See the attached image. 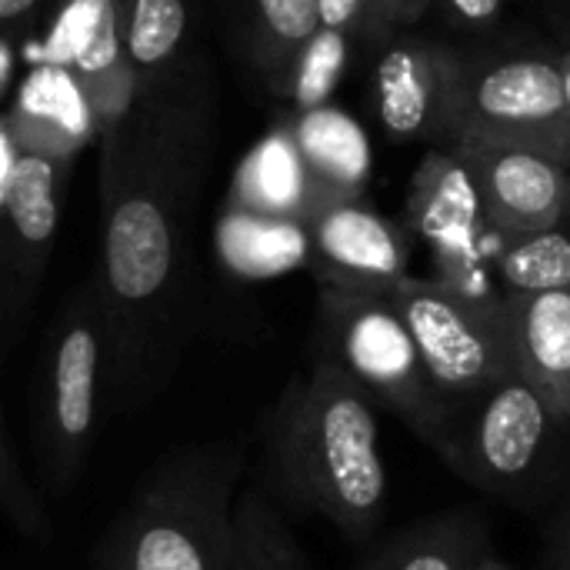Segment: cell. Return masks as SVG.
Masks as SVG:
<instances>
[{"label": "cell", "mask_w": 570, "mask_h": 570, "mask_svg": "<svg viewBox=\"0 0 570 570\" xmlns=\"http://www.w3.org/2000/svg\"><path fill=\"white\" fill-rule=\"evenodd\" d=\"M247 454L197 444L170 454L134 491L97 548L100 570H230L234 498Z\"/></svg>", "instance_id": "2"}, {"label": "cell", "mask_w": 570, "mask_h": 570, "mask_svg": "<svg viewBox=\"0 0 570 570\" xmlns=\"http://www.w3.org/2000/svg\"><path fill=\"white\" fill-rule=\"evenodd\" d=\"M561 33L568 37V47H570V17H568V20H564V27H561Z\"/></svg>", "instance_id": "34"}, {"label": "cell", "mask_w": 570, "mask_h": 570, "mask_svg": "<svg viewBox=\"0 0 570 570\" xmlns=\"http://www.w3.org/2000/svg\"><path fill=\"white\" fill-rule=\"evenodd\" d=\"M244 13L250 57L277 87L297 50L321 27L317 0H244Z\"/></svg>", "instance_id": "20"}, {"label": "cell", "mask_w": 570, "mask_h": 570, "mask_svg": "<svg viewBox=\"0 0 570 570\" xmlns=\"http://www.w3.org/2000/svg\"><path fill=\"white\" fill-rule=\"evenodd\" d=\"M110 341L90 311H77L57 331L37 404V461L50 494H67L94 448Z\"/></svg>", "instance_id": "7"}, {"label": "cell", "mask_w": 570, "mask_h": 570, "mask_svg": "<svg viewBox=\"0 0 570 570\" xmlns=\"http://www.w3.org/2000/svg\"><path fill=\"white\" fill-rule=\"evenodd\" d=\"M187 30L184 0H130L127 17H120L124 57L134 67H160L177 50Z\"/></svg>", "instance_id": "24"}, {"label": "cell", "mask_w": 570, "mask_h": 570, "mask_svg": "<svg viewBox=\"0 0 570 570\" xmlns=\"http://www.w3.org/2000/svg\"><path fill=\"white\" fill-rule=\"evenodd\" d=\"M474 570H514V568H511V564H504L501 558H494V551H491V554H488V558H484V561H481Z\"/></svg>", "instance_id": "32"}, {"label": "cell", "mask_w": 570, "mask_h": 570, "mask_svg": "<svg viewBox=\"0 0 570 570\" xmlns=\"http://www.w3.org/2000/svg\"><path fill=\"white\" fill-rule=\"evenodd\" d=\"M491 551L484 524L474 514L454 511L394 534L361 570H474Z\"/></svg>", "instance_id": "16"}, {"label": "cell", "mask_w": 570, "mask_h": 570, "mask_svg": "<svg viewBox=\"0 0 570 570\" xmlns=\"http://www.w3.org/2000/svg\"><path fill=\"white\" fill-rule=\"evenodd\" d=\"M464 27H488L504 13L508 0H434Z\"/></svg>", "instance_id": "28"}, {"label": "cell", "mask_w": 570, "mask_h": 570, "mask_svg": "<svg viewBox=\"0 0 570 570\" xmlns=\"http://www.w3.org/2000/svg\"><path fill=\"white\" fill-rule=\"evenodd\" d=\"M558 431L568 428L518 371L454 407L441 461L491 494H518L541 474Z\"/></svg>", "instance_id": "6"}, {"label": "cell", "mask_w": 570, "mask_h": 570, "mask_svg": "<svg viewBox=\"0 0 570 570\" xmlns=\"http://www.w3.org/2000/svg\"><path fill=\"white\" fill-rule=\"evenodd\" d=\"M37 0H0V20H17L20 13H27Z\"/></svg>", "instance_id": "31"}, {"label": "cell", "mask_w": 570, "mask_h": 570, "mask_svg": "<svg viewBox=\"0 0 570 570\" xmlns=\"http://www.w3.org/2000/svg\"><path fill=\"white\" fill-rule=\"evenodd\" d=\"M351 37L334 27H317V33L297 50L287 73L274 87L281 97L294 104V110H314L331 104V94L337 90L344 67H347Z\"/></svg>", "instance_id": "23"}, {"label": "cell", "mask_w": 570, "mask_h": 570, "mask_svg": "<svg viewBox=\"0 0 570 570\" xmlns=\"http://www.w3.org/2000/svg\"><path fill=\"white\" fill-rule=\"evenodd\" d=\"M321 344L377 407L404 421L441 458L454 407L431 384L417 344L387 294L321 287Z\"/></svg>", "instance_id": "3"}, {"label": "cell", "mask_w": 570, "mask_h": 570, "mask_svg": "<svg viewBox=\"0 0 570 570\" xmlns=\"http://www.w3.org/2000/svg\"><path fill=\"white\" fill-rule=\"evenodd\" d=\"M304 227L321 287L387 294L397 281L407 277V230L364 204V197L324 200L311 210Z\"/></svg>", "instance_id": "9"}, {"label": "cell", "mask_w": 570, "mask_h": 570, "mask_svg": "<svg viewBox=\"0 0 570 570\" xmlns=\"http://www.w3.org/2000/svg\"><path fill=\"white\" fill-rule=\"evenodd\" d=\"M387 297L401 311L431 384L451 407L518 374L504 304H481L438 277L424 281L411 274Z\"/></svg>", "instance_id": "5"}, {"label": "cell", "mask_w": 570, "mask_h": 570, "mask_svg": "<svg viewBox=\"0 0 570 570\" xmlns=\"http://www.w3.org/2000/svg\"><path fill=\"white\" fill-rule=\"evenodd\" d=\"M464 60L461 50L417 33H394L381 43L374 107L391 140L448 144Z\"/></svg>", "instance_id": "8"}, {"label": "cell", "mask_w": 570, "mask_h": 570, "mask_svg": "<svg viewBox=\"0 0 570 570\" xmlns=\"http://www.w3.org/2000/svg\"><path fill=\"white\" fill-rule=\"evenodd\" d=\"M104 267L114 304L130 314L150 307L167 291L174 271V234L154 197L130 194L114 207L104 234Z\"/></svg>", "instance_id": "11"}, {"label": "cell", "mask_w": 570, "mask_h": 570, "mask_svg": "<svg viewBox=\"0 0 570 570\" xmlns=\"http://www.w3.org/2000/svg\"><path fill=\"white\" fill-rule=\"evenodd\" d=\"M448 144L518 147L570 167V114L554 53L464 60Z\"/></svg>", "instance_id": "4"}, {"label": "cell", "mask_w": 570, "mask_h": 570, "mask_svg": "<svg viewBox=\"0 0 570 570\" xmlns=\"http://www.w3.org/2000/svg\"><path fill=\"white\" fill-rule=\"evenodd\" d=\"M364 3H367V33H364V40L374 43V0H364Z\"/></svg>", "instance_id": "33"}, {"label": "cell", "mask_w": 570, "mask_h": 570, "mask_svg": "<svg viewBox=\"0 0 570 570\" xmlns=\"http://www.w3.org/2000/svg\"><path fill=\"white\" fill-rule=\"evenodd\" d=\"M60 53L87 83L94 104H107L114 97V73H124V37H120V10L117 0H77L67 10L60 30ZM124 97L127 90L117 87Z\"/></svg>", "instance_id": "17"}, {"label": "cell", "mask_w": 570, "mask_h": 570, "mask_svg": "<svg viewBox=\"0 0 570 570\" xmlns=\"http://www.w3.org/2000/svg\"><path fill=\"white\" fill-rule=\"evenodd\" d=\"M491 261L504 294L570 287V227H551L518 237L494 234Z\"/></svg>", "instance_id": "19"}, {"label": "cell", "mask_w": 570, "mask_h": 570, "mask_svg": "<svg viewBox=\"0 0 570 570\" xmlns=\"http://www.w3.org/2000/svg\"><path fill=\"white\" fill-rule=\"evenodd\" d=\"M291 137L321 204L364 197L371 177V144L351 114L331 104L301 110L291 124Z\"/></svg>", "instance_id": "14"}, {"label": "cell", "mask_w": 570, "mask_h": 570, "mask_svg": "<svg viewBox=\"0 0 570 570\" xmlns=\"http://www.w3.org/2000/svg\"><path fill=\"white\" fill-rule=\"evenodd\" d=\"M434 0H374V43H384L401 27L417 23Z\"/></svg>", "instance_id": "26"}, {"label": "cell", "mask_w": 570, "mask_h": 570, "mask_svg": "<svg viewBox=\"0 0 570 570\" xmlns=\"http://www.w3.org/2000/svg\"><path fill=\"white\" fill-rule=\"evenodd\" d=\"M471 164L481 217L494 234L518 237L570 227V167L518 147L451 144Z\"/></svg>", "instance_id": "10"}, {"label": "cell", "mask_w": 570, "mask_h": 570, "mask_svg": "<svg viewBox=\"0 0 570 570\" xmlns=\"http://www.w3.org/2000/svg\"><path fill=\"white\" fill-rule=\"evenodd\" d=\"M548 570H570V511L558 521L548 548Z\"/></svg>", "instance_id": "29"}, {"label": "cell", "mask_w": 570, "mask_h": 570, "mask_svg": "<svg viewBox=\"0 0 570 570\" xmlns=\"http://www.w3.org/2000/svg\"><path fill=\"white\" fill-rule=\"evenodd\" d=\"M321 10V27L344 30L347 37L367 33V3L364 0H317Z\"/></svg>", "instance_id": "27"}, {"label": "cell", "mask_w": 570, "mask_h": 570, "mask_svg": "<svg viewBox=\"0 0 570 570\" xmlns=\"http://www.w3.org/2000/svg\"><path fill=\"white\" fill-rule=\"evenodd\" d=\"M317 204H321L317 190L304 170V160L291 137V127L264 137L244 157L237 180H234V207L237 210L304 224Z\"/></svg>", "instance_id": "15"}, {"label": "cell", "mask_w": 570, "mask_h": 570, "mask_svg": "<svg viewBox=\"0 0 570 570\" xmlns=\"http://www.w3.org/2000/svg\"><path fill=\"white\" fill-rule=\"evenodd\" d=\"M0 514L17 524L23 534L47 541L50 538V524L43 514L40 498L33 494V488L27 484L23 471L17 468V458L7 444V431H3V417H0Z\"/></svg>", "instance_id": "25"}, {"label": "cell", "mask_w": 570, "mask_h": 570, "mask_svg": "<svg viewBox=\"0 0 570 570\" xmlns=\"http://www.w3.org/2000/svg\"><path fill=\"white\" fill-rule=\"evenodd\" d=\"M261 491L297 514L331 521L367 544L387 508L377 404L327 357L274 404L264 424Z\"/></svg>", "instance_id": "1"}, {"label": "cell", "mask_w": 570, "mask_h": 570, "mask_svg": "<svg viewBox=\"0 0 570 570\" xmlns=\"http://www.w3.org/2000/svg\"><path fill=\"white\" fill-rule=\"evenodd\" d=\"M508 331L521 377H528L570 428V287L508 294Z\"/></svg>", "instance_id": "12"}, {"label": "cell", "mask_w": 570, "mask_h": 570, "mask_svg": "<svg viewBox=\"0 0 570 570\" xmlns=\"http://www.w3.org/2000/svg\"><path fill=\"white\" fill-rule=\"evenodd\" d=\"M3 210L27 247H43L57 230V170L43 154H20L3 177Z\"/></svg>", "instance_id": "22"}, {"label": "cell", "mask_w": 570, "mask_h": 570, "mask_svg": "<svg viewBox=\"0 0 570 570\" xmlns=\"http://www.w3.org/2000/svg\"><path fill=\"white\" fill-rule=\"evenodd\" d=\"M230 570H311L277 504L261 488H250L234 504Z\"/></svg>", "instance_id": "21"}, {"label": "cell", "mask_w": 570, "mask_h": 570, "mask_svg": "<svg viewBox=\"0 0 570 570\" xmlns=\"http://www.w3.org/2000/svg\"><path fill=\"white\" fill-rule=\"evenodd\" d=\"M554 60H558V70H561V87H564V104H568V114H570V47L564 43L558 53H554Z\"/></svg>", "instance_id": "30"}, {"label": "cell", "mask_w": 570, "mask_h": 570, "mask_svg": "<svg viewBox=\"0 0 570 570\" xmlns=\"http://www.w3.org/2000/svg\"><path fill=\"white\" fill-rule=\"evenodd\" d=\"M484 224L481 197L464 154L451 144L441 150H428L411 177V190L404 200V230L431 244V250H444L464 237H471Z\"/></svg>", "instance_id": "13"}, {"label": "cell", "mask_w": 570, "mask_h": 570, "mask_svg": "<svg viewBox=\"0 0 570 570\" xmlns=\"http://www.w3.org/2000/svg\"><path fill=\"white\" fill-rule=\"evenodd\" d=\"M220 254L240 277H277L311 264V237L301 220L230 210L220 220Z\"/></svg>", "instance_id": "18"}]
</instances>
